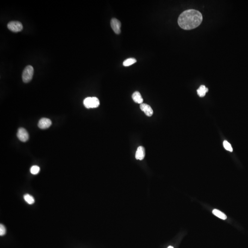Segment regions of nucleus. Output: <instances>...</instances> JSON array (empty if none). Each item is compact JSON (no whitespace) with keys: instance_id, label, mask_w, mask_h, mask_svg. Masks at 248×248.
<instances>
[{"instance_id":"obj_14","label":"nucleus","mask_w":248,"mask_h":248,"mask_svg":"<svg viewBox=\"0 0 248 248\" xmlns=\"http://www.w3.org/2000/svg\"><path fill=\"white\" fill-rule=\"evenodd\" d=\"M137 62V60L134 58H130L125 60L123 62V65L124 66H129Z\"/></svg>"},{"instance_id":"obj_3","label":"nucleus","mask_w":248,"mask_h":248,"mask_svg":"<svg viewBox=\"0 0 248 248\" xmlns=\"http://www.w3.org/2000/svg\"><path fill=\"white\" fill-rule=\"evenodd\" d=\"M84 105L87 109L95 108L100 105L99 99L96 97H88L84 99Z\"/></svg>"},{"instance_id":"obj_17","label":"nucleus","mask_w":248,"mask_h":248,"mask_svg":"<svg viewBox=\"0 0 248 248\" xmlns=\"http://www.w3.org/2000/svg\"><path fill=\"white\" fill-rule=\"evenodd\" d=\"M6 233V229L4 226L3 224L0 225V235L3 236L5 235Z\"/></svg>"},{"instance_id":"obj_11","label":"nucleus","mask_w":248,"mask_h":248,"mask_svg":"<svg viewBox=\"0 0 248 248\" xmlns=\"http://www.w3.org/2000/svg\"><path fill=\"white\" fill-rule=\"evenodd\" d=\"M197 93L200 97H204L205 96L206 92H208V89L205 87L204 85H201L199 88L197 90Z\"/></svg>"},{"instance_id":"obj_10","label":"nucleus","mask_w":248,"mask_h":248,"mask_svg":"<svg viewBox=\"0 0 248 248\" xmlns=\"http://www.w3.org/2000/svg\"><path fill=\"white\" fill-rule=\"evenodd\" d=\"M132 98L135 103L139 104H142L143 101V98H142V96L139 92L137 91L134 92L132 95Z\"/></svg>"},{"instance_id":"obj_15","label":"nucleus","mask_w":248,"mask_h":248,"mask_svg":"<svg viewBox=\"0 0 248 248\" xmlns=\"http://www.w3.org/2000/svg\"><path fill=\"white\" fill-rule=\"evenodd\" d=\"M40 170V169L38 166H34L30 168V172L32 174L36 175L39 172Z\"/></svg>"},{"instance_id":"obj_8","label":"nucleus","mask_w":248,"mask_h":248,"mask_svg":"<svg viewBox=\"0 0 248 248\" xmlns=\"http://www.w3.org/2000/svg\"><path fill=\"white\" fill-rule=\"evenodd\" d=\"M140 107L141 110L143 111V112L148 117H150L153 115L154 111H153V109H152L150 106H149L147 104H141Z\"/></svg>"},{"instance_id":"obj_1","label":"nucleus","mask_w":248,"mask_h":248,"mask_svg":"<svg viewBox=\"0 0 248 248\" xmlns=\"http://www.w3.org/2000/svg\"><path fill=\"white\" fill-rule=\"evenodd\" d=\"M203 20L201 12L195 9L187 10L179 16L178 24L181 29L190 30L199 26Z\"/></svg>"},{"instance_id":"obj_2","label":"nucleus","mask_w":248,"mask_h":248,"mask_svg":"<svg viewBox=\"0 0 248 248\" xmlns=\"http://www.w3.org/2000/svg\"><path fill=\"white\" fill-rule=\"evenodd\" d=\"M34 72V70L32 66L28 65L25 67L22 74V80L24 82H29L32 80Z\"/></svg>"},{"instance_id":"obj_16","label":"nucleus","mask_w":248,"mask_h":248,"mask_svg":"<svg viewBox=\"0 0 248 248\" xmlns=\"http://www.w3.org/2000/svg\"><path fill=\"white\" fill-rule=\"evenodd\" d=\"M223 146L227 150L230 152H233V148L232 147L231 145L227 141H224L223 142Z\"/></svg>"},{"instance_id":"obj_4","label":"nucleus","mask_w":248,"mask_h":248,"mask_svg":"<svg viewBox=\"0 0 248 248\" xmlns=\"http://www.w3.org/2000/svg\"><path fill=\"white\" fill-rule=\"evenodd\" d=\"M7 28L9 30L13 32H18L23 30L22 24L20 22L13 21L7 24Z\"/></svg>"},{"instance_id":"obj_13","label":"nucleus","mask_w":248,"mask_h":248,"mask_svg":"<svg viewBox=\"0 0 248 248\" xmlns=\"http://www.w3.org/2000/svg\"><path fill=\"white\" fill-rule=\"evenodd\" d=\"M24 199L29 204H32L35 203V199L33 196L29 195L26 194L24 196Z\"/></svg>"},{"instance_id":"obj_7","label":"nucleus","mask_w":248,"mask_h":248,"mask_svg":"<svg viewBox=\"0 0 248 248\" xmlns=\"http://www.w3.org/2000/svg\"><path fill=\"white\" fill-rule=\"evenodd\" d=\"M51 124L52 123L50 119L43 118L40 120L38 125L40 129H45L50 127Z\"/></svg>"},{"instance_id":"obj_9","label":"nucleus","mask_w":248,"mask_h":248,"mask_svg":"<svg viewBox=\"0 0 248 248\" xmlns=\"http://www.w3.org/2000/svg\"><path fill=\"white\" fill-rule=\"evenodd\" d=\"M145 156V150L144 147L142 146H139L137 148V150L136 151L135 157L137 160H142L144 158Z\"/></svg>"},{"instance_id":"obj_12","label":"nucleus","mask_w":248,"mask_h":248,"mask_svg":"<svg viewBox=\"0 0 248 248\" xmlns=\"http://www.w3.org/2000/svg\"><path fill=\"white\" fill-rule=\"evenodd\" d=\"M214 215L216 216L217 217L222 220H226L227 218V216L225 214L222 212L217 209H214L212 211Z\"/></svg>"},{"instance_id":"obj_6","label":"nucleus","mask_w":248,"mask_h":248,"mask_svg":"<svg viewBox=\"0 0 248 248\" xmlns=\"http://www.w3.org/2000/svg\"><path fill=\"white\" fill-rule=\"evenodd\" d=\"M111 26L112 29L116 34L121 33V23L119 20L116 18H112L111 19Z\"/></svg>"},{"instance_id":"obj_18","label":"nucleus","mask_w":248,"mask_h":248,"mask_svg":"<svg viewBox=\"0 0 248 248\" xmlns=\"http://www.w3.org/2000/svg\"><path fill=\"white\" fill-rule=\"evenodd\" d=\"M167 248H174V247H172L171 246H169V247Z\"/></svg>"},{"instance_id":"obj_5","label":"nucleus","mask_w":248,"mask_h":248,"mask_svg":"<svg viewBox=\"0 0 248 248\" xmlns=\"http://www.w3.org/2000/svg\"><path fill=\"white\" fill-rule=\"evenodd\" d=\"M17 137L19 140L23 142H26L29 139V134L26 130L24 128H20L18 130Z\"/></svg>"}]
</instances>
